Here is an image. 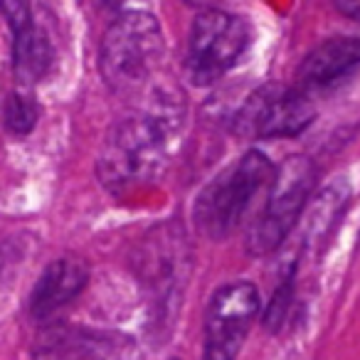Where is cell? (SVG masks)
<instances>
[{
	"instance_id": "6da1fadb",
	"label": "cell",
	"mask_w": 360,
	"mask_h": 360,
	"mask_svg": "<svg viewBox=\"0 0 360 360\" xmlns=\"http://www.w3.org/2000/svg\"><path fill=\"white\" fill-rule=\"evenodd\" d=\"M183 94L170 86H153L106 134L96 158L101 186L111 193H126L160 178L168 168L170 148L183 129Z\"/></svg>"
},
{
	"instance_id": "7a4b0ae2",
	"label": "cell",
	"mask_w": 360,
	"mask_h": 360,
	"mask_svg": "<svg viewBox=\"0 0 360 360\" xmlns=\"http://www.w3.org/2000/svg\"><path fill=\"white\" fill-rule=\"evenodd\" d=\"M191 242L178 220L150 230L131 255L134 274L148 299L150 326L158 333H168L173 326L191 274Z\"/></svg>"
},
{
	"instance_id": "3957f363",
	"label": "cell",
	"mask_w": 360,
	"mask_h": 360,
	"mask_svg": "<svg viewBox=\"0 0 360 360\" xmlns=\"http://www.w3.org/2000/svg\"><path fill=\"white\" fill-rule=\"evenodd\" d=\"M274 165L259 150H247L200 191L193 207L195 225L207 240H225L235 232L259 188L271 183Z\"/></svg>"
},
{
	"instance_id": "277c9868",
	"label": "cell",
	"mask_w": 360,
	"mask_h": 360,
	"mask_svg": "<svg viewBox=\"0 0 360 360\" xmlns=\"http://www.w3.org/2000/svg\"><path fill=\"white\" fill-rule=\"evenodd\" d=\"M163 55V32L150 13L126 11L106 27L99 70L114 91H136L148 82Z\"/></svg>"
},
{
	"instance_id": "5b68a950",
	"label": "cell",
	"mask_w": 360,
	"mask_h": 360,
	"mask_svg": "<svg viewBox=\"0 0 360 360\" xmlns=\"http://www.w3.org/2000/svg\"><path fill=\"white\" fill-rule=\"evenodd\" d=\"M316 180H319V170L314 160L306 155H289L274 170L264 210L259 212L247 235V252L252 257L269 255L289 237L309 205Z\"/></svg>"
},
{
	"instance_id": "8992f818",
	"label": "cell",
	"mask_w": 360,
	"mask_h": 360,
	"mask_svg": "<svg viewBox=\"0 0 360 360\" xmlns=\"http://www.w3.org/2000/svg\"><path fill=\"white\" fill-rule=\"evenodd\" d=\"M252 30L245 18L235 13L210 8L193 20L191 40H188V72L193 82L207 84L220 79L225 72L240 62L250 47Z\"/></svg>"
},
{
	"instance_id": "52a82bcc",
	"label": "cell",
	"mask_w": 360,
	"mask_h": 360,
	"mask_svg": "<svg viewBox=\"0 0 360 360\" xmlns=\"http://www.w3.org/2000/svg\"><path fill=\"white\" fill-rule=\"evenodd\" d=\"M257 314L259 291L252 281L220 286L207 306L202 360H237Z\"/></svg>"
},
{
	"instance_id": "ba28073f",
	"label": "cell",
	"mask_w": 360,
	"mask_h": 360,
	"mask_svg": "<svg viewBox=\"0 0 360 360\" xmlns=\"http://www.w3.org/2000/svg\"><path fill=\"white\" fill-rule=\"evenodd\" d=\"M314 104L301 91L286 86H264L247 96L232 116V129L247 139L299 136L314 121Z\"/></svg>"
},
{
	"instance_id": "9c48e42d",
	"label": "cell",
	"mask_w": 360,
	"mask_h": 360,
	"mask_svg": "<svg viewBox=\"0 0 360 360\" xmlns=\"http://www.w3.org/2000/svg\"><path fill=\"white\" fill-rule=\"evenodd\" d=\"M32 360H141V350L126 333L55 326L37 338Z\"/></svg>"
},
{
	"instance_id": "30bf717a",
	"label": "cell",
	"mask_w": 360,
	"mask_h": 360,
	"mask_svg": "<svg viewBox=\"0 0 360 360\" xmlns=\"http://www.w3.org/2000/svg\"><path fill=\"white\" fill-rule=\"evenodd\" d=\"M0 13L6 15L13 30V70L22 84H35L50 75L55 65V47L45 30L35 25L30 15V6L6 0L0 3Z\"/></svg>"
},
{
	"instance_id": "8fae6325",
	"label": "cell",
	"mask_w": 360,
	"mask_h": 360,
	"mask_svg": "<svg viewBox=\"0 0 360 360\" xmlns=\"http://www.w3.org/2000/svg\"><path fill=\"white\" fill-rule=\"evenodd\" d=\"M89 281V269L84 262L72 259V257H62L55 259L42 276L37 279L35 289L30 294V314L35 319H50L60 309L79 296V291Z\"/></svg>"
},
{
	"instance_id": "7c38bea8",
	"label": "cell",
	"mask_w": 360,
	"mask_h": 360,
	"mask_svg": "<svg viewBox=\"0 0 360 360\" xmlns=\"http://www.w3.org/2000/svg\"><path fill=\"white\" fill-rule=\"evenodd\" d=\"M360 70V37H333L314 47L299 67L301 84L323 89Z\"/></svg>"
},
{
	"instance_id": "4fadbf2b",
	"label": "cell",
	"mask_w": 360,
	"mask_h": 360,
	"mask_svg": "<svg viewBox=\"0 0 360 360\" xmlns=\"http://www.w3.org/2000/svg\"><path fill=\"white\" fill-rule=\"evenodd\" d=\"M37 116H40V109L32 101V96L20 94V91L8 96L6 106H3V121H6L8 131H13V134H30L37 124Z\"/></svg>"
},
{
	"instance_id": "5bb4252c",
	"label": "cell",
	"mask_w": 360,
	"mask_h": 360,
	"mask_svg": "<svg viewBox=\"0 0 360 360\" xmlns=\"http://www.w3.org/2000/svg\"><path fill=\"white\" fill-rule=\"evenodd\" d=\"M291 296H294V276L286 274V279L276 286L274 296H271L269 306H266V316H264V323L266 328L276 330L286 319V311H289V304H291Z\"/></svg>"
},
{
	"instance_id": "9a60e30c",
	"label": "cell",
	"mask_w": 360,
	"mask_h": 360,
	"mask_svg": "<svg viewBox=\"0 0 360 360\" xmlns=\"http://www.w3.org/2000/svg\"><path fill=\"white\" fill-rule=\"evenodd\" d=\"M338 8L343 15L353 18V20H360V0H355V3H338Z\"/></svg>"
}]
</instances>
